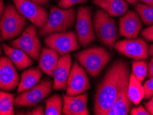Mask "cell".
<instances>
[{
	"instance_id": "1",
	"label": "cell",
	"mask_w": 153,
	"mask_h": 115,
	"mask_svg": "<svg viewBox=\"0 0 153 115\" xmlns=\"http://www.w3.org/2000/svg\"><path fill=\"white\" fill-rule=\"evenodd\" d=\"M129 75V68L124 61L117 60L112 64L97 89L94 104V114L107 115L115 101L123 80Z\"/></svg>"
},
{
	"instance_id": "2",
	"label": "cell",
	"mask_w": 153,
	"mask_h": 115,
	"mask_svg": "<svg viewBox=\"0 0 153 115\" xmlns=\"http://www.w3.org/2000/svg\"><path fill=\"white\" fill-rule=\"evenodd\" d=\"M76 17L75 9L73 7L62 8L52 6L48 19L39 30V35L40 37H46L51 34L67 32L73 26Z\"/></svg>"
},
{
	"instance_id": "3",
	"label": "cell",
	"mask_w": 153,
	"mask_h": 115,
	"mask_svg": "<svg viewBox=\"0 0 153 115\" xmlns=\"http://www.w3.org/2000/svg\"><path fill=\"white\" fill-rule=\"evenodd\" d=\"M76 59L91 76L96 77L111 59V55L106 49L94 46L79 52Z\"/></svg>"
},
{
	"instance_id": "4",
	"label": "cell",
	"mask_w": 153,
	"mask_h": 115,
	"mask_svg": "<svg viewBox=\"0 0 153 115\" xmlns=\"http://www.w3.org/2000/svg\"><path fill=\"white\" fill-rule=\"evenodd\" d=\"M26 19L13 4L5 8L0 17V32L4 41L15 38L23 33L26 25Z\"/></svg>"
},
{
	"instance_id": "5",
	"label": "cell",
	"mask_w": 153,
	"mask_h": 115,
	"mask_svg": "<svg viewBox=\"0 0 153 115\" xmlns=\"http://www.w3.org/2000/svg\"><path fill=\"white\" fill-rule=\"evenodd\" d=\"M93 26L97 37L105 46L112 49L118 38L116 22L103 9H99L94 13Z\"/></svg>"
},
{
	"instance_id": "6",
	"label": "cell",
	"mask_w": 153,
	"mask_h": 115,
	"mask_svg": "<svg viewBox=\"0 0 153 115\" xmlns=\"http://www.w3.org/2000/svg\"><path fill=\"white\" fill-rule=\"evenodd\" d=\"M53 82L45 79L31 88L19 93L14 99V105L17 108H31L37 105L50 94Z\"/></svg>"
},
{
	"instance_id": "7",
	"label": "cell",
	"mask_w": 153,
	"mask_h": 115,
	"mask_svg": "<svg viewBox=\"0 0 153 115\" xmlns=\"http://www.w3.org/2000/svg\"><path fill=\"white\" fill-rule=\"evenodd\" d=\"M10 46L21 49L33 59H39L42 45L37 35V27L30 24L24 29L20 37L11 43Z\"/></svg>"
},
{
	"instance_id": "8",
	"label": "cell",
	"mask_w": 153,
	"mask_h": 115,
	"mask_svg": "<svg viewBox=\"0 0 153 115\" xmlns=\"http://www.w3.org/2000/svg\"><path fill=\"white\" fill-rule=\"evenodd\" d=\"M75 28L78 42L82 47H86L91 43L95 41L91 8L89 6H81L79 8Z\"/></svg>"
},
{
	"instance_id": "9",
	"label": "cell",
	"mask_w": 153,
	"mask_h": 115,
	"mask_svg": "<svg viewBox=\"0 0 153 115\" xmlns=\"http://www.w3.org/2000/svg\"><path fill=\"white\" fill-rule=\"evenodd\" d=\"M44 43L46 47L53 49L61 56L79 49L76 33L72 30L47 35Z\"/></svg>"
},
{
	"instance_id": "10",
	"label": "cell",
	"mask_w": 153,
	"mask_h": 115,
	"mask_svg": "<svg viewBox=\"0 0 153 115\" xmlns=\"http://www.w3.org/2000/svg\"><path fill=\"white\" fill-rule=\"evenodd\" d=\"M17 10L38 29H41L48 19V14L42 7L30 0H13Z\"/></svg>"
},
{
	"instance_id": "11",
	"label": "cell",
	"mask_w": 153,
	"mask_h": 115,
	"mask_svg": "<svg viewBox=\"0 0 153 115\" xmlns=\"http://www.w3.org/2000/svg\"><path fill=\"white\" fill-rule=\"evenodd\" d=\"M114 48L121 55L136 60H146L149 57V47L142 39H128L116 42Z\"/></svg>"
},
{
	"instance_id": "12",
	"label": "cell",
	"mask_w": 153,
	"mask_h": 115,
	"mask_svg": "<svg viewBox=\"0 0 153 115\" xmlns=\"http://www.w3.org/2000/svg\"><path fill=\"white\" fill-rule=\"evenodd\" d=\"M90 88L91 83L84 68L75 62L71 68L67 81L66 94L76 96L88 91Z\"/></svg>"
},
{
	"instance_id": "13",
	"label": "cell",
	"mask_w": 153,
	"mask_h": 115,
	"mask_svg": "<svg viewBox=\"0 0 153 115\" xmlns=\"http://www.w3.org/2000/svg\"><path fill=\"white\" fill-rule=\"evenodd\" d=\"M19 82V74L9 57H0V88L5 91H14Z\"/></svg>"
},
{
	"instance_id": "14",
	"label": "cell",
	"mask_w": 153,
	"mask_h": 115,
	"mask_svg": "<svg viewBox=\"0 0 153 115\" xmlns=\"http://www.w3.org/2000/svg\"><path fill=\"white\" fill-rule=\"evenodd\" d=\"M142 28L141 19L134 10H128L119 19V34L126 39H136Z\"/></svg>"
},
{
	"instance_id": "15",
	"label": "cell",
	"mask_w": 153,
	"mask_h": 115,
	"mask_svg": "<svg viewBox=\"0 0 153 115\" xmlns=\"http://www.w3.org/2000/svg\"><path fill=\"white\" fill-rule=\"evenodd\" d=\"M62 112L65 115H88L89 110L87 107L88 93L76 96L63 95Z\"/></svg>"
},
{
	"instance_id": "16",
	"label": "cell",
	"mask_w": 153,
	"mask_h": 115,
	"mask_svg": "<svg viewBox=\"0 0 153 115\" xmlns=\"http://www.w3.org/2000/svg\"><path fill=\"white\" fill-rule=\"evenodd\" d=\"M72 59L69 53L59 58L57 66L53 74V88L55 91H65L67 86V81L71 70Z\"/></svg>"
},
{
	"instance_id": "17",
	"label": "cell",
	"mask_w": 153,
	"mask_h": 115,
	"mask_svg": "<svg viewBox=\"0 0 153 115\" xmlns=\"http://www.w3.org/2000/svg\"><path fill=\"white\" fill-rule=\"evenodd\" d=\"M129 76L130 75L126 76L123 80L115 101L108 112L107 115H127L130 112L132 101L128 92Z\"/></svg>"
},
{
	"instance_id": "18",
	"label": "cell",
	"mask_w": 153,
	"mask_h": 115,
	"mask_svg": "<svg viewBox=\"0 0 153 115\" xmlns=\"http://www.w3.org/2000/svg\"><path fill=\"white\" fill-rule=\"evenodd\" d=\"M2 47L5 55L9 57L19 70H22L34 64L32 58L21 49L8 46L5 44H3Z\"/></svg>"
},
{
	"instance_id": "19",
	"label": "cell",
	"mask_w": 153,
	"mask_h": 115,
	"mask_svg": "<svg viewBox=\"0 0 153 115\" xmlns=\"http://www.w3.org/2000/svg\"><path fill=\"white\" fill-rule=\"evenodd\" d=\"M59 55L57 52L48 47L42 48L39 57V68L49 76H53L54 71L57 66Z\"/></svg>"
},
{
	"instance_id": "20",
	"label": "cell",
	"mask_w": 153,
	"mask_h": 115,
	"mask_svg": "<svg viewBox=\"0 0 153 115\" xmlns=\"http://www.w3.org/2000/svg\"><path fill=\"white\" fill-rule=\"evenodd\" d=\"M93 3L111 17L123 16L128 8V4L124 0H93Z\"/></svg>"
},
{
	"instance_id": "21",
	"label": "cell",
	"mask_w": 153,
	"mask_h": 115,
	"mask_svg": "<svg viewBox=\"0 0 153 115\" xmlns=\"http://www.w3.org/2000/svg\"><path fill=\"white\" fill-rule=\"evenodd\" d=\"M42 76V71L39 68H30L22 74V79L18 85L17 93L28 90L38 84Z\"/></svg>"
},
{
	"instance_id": "22",
	"label": "cell",
	"mask_w": 153,
	"mask_h": 115,
	"mask_svg": "<svg viewBox=\"0 0 153 115\" xmlns=\"http://www.w3.org/2000/svg\"><path fill=\"white\" fill-rule=\"evenodd\" d=\"M128 92L130 99L136 105H139L145 96L143 86L132 73L129 76Z\"/></svg>"
},
{
	"instance_id": "23",
	"label": "cell",
	"mask_w": 153,
	"mask_h": 115,
	"mask_svg": "<svg viewBox=\"0 0 153 115\" xmlns=\"http://www.w3.org/2000/svg\"><path fill=\"white\" fill-rule=\"evenodd\" d=\"M63 103L62 98L59 94H55L45 101L46 115H60L62 114Z\"/></svg>"
},
{
	"instance_id": "24",
	"label": "cell",
	"mask_w": 153,
	"mask_h": 115,
	"mask_svg": "<svg viewBox=\"0 0 153 115\" xmlns=\"http://www.w3.org/2000/svg\"><path fill=\"white\" fill-rule=\"evenodd\" d=\"M14 94L0 91V115H13L15 114Z\"/></svg>"
},
{
	"instance_id": "25",
	"label": "cell",
	"mask_w": 153,
	"mask_h": 115,
	"mask_svg": "<svg viewBox=\"0 0 153 115\" xmlns=\"http://www.w3.org/2000/svg\"><path fill=\"white\" fill-rule=\"evenodd\" d=\"M135 10L143 24L146 26L153 24V6L137 4L135 5Z\"/></svg>"
},
{
	"instance_id": "26",
	"label": "cell",
	"mask_w": 153,
	"mask_h": 115,
	"mask_svg": "<svg viewBox=\"0 0 153 115\" xmlns=\"http://www.w3.org/2000/svg\"><path fill=\"white\" fill-rule=\"evenodd\" d=\"M148 62L145 60H137L132 63V74L141 83L148 74Z\"/></svg>"
},
{
	"instance_id": "27",
	"label": "cell",
	"mask_w": 153,
	"mask_h": 115,
	"mask_svg": "<svg viewBox=\"0 0 153 115\" xmlns=\"http://www.w3.org/2000/svg\"><path fill=\"white\" fill-rule=\"evenodd\" d=\"M143 86L145 92L144 98L146 99H150L153 96V76L149 78L148 81H146Z\"/></svg>"
},
{
	"instance_id": "28",
	"label": "cell",
	"mask_w": 153,
	"mask_h": 115,
	"mask_svg": "<svg viewBox=\"0 0 153 115\" xmlns=\"http://www.w3.org/2000/svg\"><path fill=\"white\" fill-rule=\"evenodd\" d=\"M88 0H59V7L62 8H69L78 4H84Z\"/></svg>"
},
{
	"instance_id": "29",
	"label": "cell",
	"mask_w": 153,
	"mask_h": 115,
	"mask_svg": "<svg viewBox=\"0 0 153 115\" xmlns=\"http://www.w3.org/2000/svg\"><path fill=\"white\" fill-rule=\"evenodd\" d=\"M140 35L146 41L153 42V24L141 31Z\"/></svg>"
},
{
	"instance_id": "30",
	"label": "cell",
	"mask_w": 153,
	"mask_h": 115,
	"mask_svg": "<svg viewBox=\"0 0 153 115\" xmlns=\"http://www.w3.org/2000/svg\"><path fill=\"white\" fill-rule=\"evenodd\" d=\"M131 115H150L149 112L148 111L143 105L134 107L130 110Z\"/></svg>"
},
{
	"instance_id": "31",
	"label": "cell",
	"mask_w": 153,
	"mask_h": 115,
	"mask_svg": "<svg viewBox=\"0 0 153 115\" xmlns=\"http://www.w3.org/2000/svg\"><path fill=\"white\" fill-rule=\"evenodd\" d=\"M26 114L28 115H44L45 114V110L42 105H39L35 107L33 109L28 110L26 112Z\"/></svg>"
},
{
	"instance_id": "32",
	"label": "cell",
	"mask_w": 153,
	"mask_h": 115,
	"mask_svg": "<svg viewBox=\"0 0 153 115\" xmlns=\"http://www.w3.org/2000/svg\"><path fill=\"white\" fill-rule=\"evenodd\" d=\"M146 109L149 112L150 114L153 115V96L150 99V100L148 102L145 103Z\"/></svg>"
},
{
	"instance_id": "33",
	"label": "cell",
	"mask_w": 153,
	"mask_h": 115,
	"mask_svg": "<svg viewBox=\"0 0 153 115\" xmlns=\"http://www.w3.org/2000/svg\"><path fill=\"white\" fill-rule=\"evenodd\" d=\"M147 76L148 78H150L153 76V57L152 58V59L150 60L149 64H148Z\"/></svg>"
},
{
	"instance_id": "34",
	"label": "cell",
	"mask_w": 153,
	"mask_h": 115,
	"mask_svg": "<svg viewBox=\"0 0 153 115\" xmlns=\"http://www.w3.org/2000/svg\"><path fill=\"white\" fill-rule=\"evenodd\" d=\"M30 1H33L34 3L38 4V5H39L41 6H44L48 4L50 0H30Z\"/></svg>"
},
{
	"instance_id": "35",
	"label": "cell",
	"mask_w": 153,
	"mask_h": 115,
	"mask_svg": "<svg viewBox=\"0 0 153 115\" xmlns=\"http://www.w3.org/2000/svg\"><path fill=\"white\" fill-rule=\"evenodd\" d=\"M4 10H5V6H4V1L3 0H0V17H1Z\"/></svg>"
},
{
	"instance_id": "36",
	"label": "cell",
	"mask_w": 153,
	"mask_h": 115,
	"mask_svg": "<svg viewBox=\"0 0 153 115\" xmlns=\"http://www.w3.org/2000/svg\"><path fill=\"white\" fill-rule=\"evenodd\" d=\"M139 1L142 2V4H146V5L153 6V0H139Z\"/></svg>"
},
{
	"instance_id": "37",
	"label": "cell",
	"mask_w": 153,
	"mask_h": 115,
	"mask_svg": "<svg viewBox=\"0 0 153 115\" xmlns=\"http://www.w3.org/2000/svg\"><path fill=\"white\" fill-rule=\"evenodd\" d=\"M125 1H126L127 3L132 4V5L135 6L138 4V0H124Z\"/></svg>"
},
{
	"instance_id": "38",
	"label": "cell",
	"mask_w": 153,
	"mask_h": 115,
	"mask_svg": "<svg viewBox=\"0 0 153 115\" xmlns=\"http://www.w3.org/2000/svg\"><path fill=\"white\" fill-rule=\"evenodd\" d=\"M148 52H149V55L153 57V44H152L149 46V49H148Z\"/></svg>"
},
{
	"instance_id": "39",
	"label": "cell",
	"mask_w": 153,
	"mask_h": 115,
	"mask_svg": "<svg viewBox=\"0 0 153 115\" xmlns=\"http://www.w3.org/2000/svg\"><path fill=\"white\" fill-rule=\"evenodd\" d=\"M1 39H2V37H1V32H0V45H1Z\"/></svg>"
},
{
	"instance_id": "40",
	"label": "cell",
	"mask_w": 153,
	"mask_h": 115,
	"mask_svg": "<svg viewBox=\"0 0 153 115\" xmlns=\"http://www.w3.org/2000/svg\"><path fill=\"white\" fill-rule=\"evenodd\" d=\"M1 45H0V53H1Z\"/></svg>"
}]
</instances>
